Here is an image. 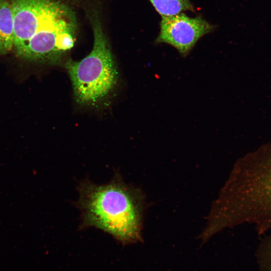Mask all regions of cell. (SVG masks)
I'll return each instance as SVG.
<instances>
[{"label":"cell","mask_w":271,"mask_h":271,"mask_svg":"<svg viewBox=\"0 0 271 271\" xmlns=\"http://www.w3.org/2000/svg\"><path fill=\"white\" fill-rule=\"evenodd\" d=\"M162 17L174 16L193 9L190 0H149Z\"/></svg>","instance_id":"obj_7"},{"label":"cell","mask_w":271,"mask_h":271,"mask_svg":"<svg viewBox=\"0 0 271 271\" xmlns=\"http://www.w3.org/2000/svg\"><path fill=\"white\" fill-rule=\"evenodd\" d=\"M14 48L19 55L32 37L41 38L76 36V18L58 0H13Z\"/></svg>","instance_id":"obj_4"},{"label":"cell","mask_w":271,"mask_h":271,"mask_svg":"<svg viewBox=\"0 0 271 271\" xmlns=\"http://www.w3.org/2000/svg\"><path fill=\"white\" fill-rule=\"evenodd\" d=\"M213 29L212 25L200 16L192 18L181 13L162 17L160 32L156 42L172 46L185 57L198 40Z\"/></svg>","instance_id":"obj_5"},{"label":"cell","mask_w":271,"mask_h":271,"mask_svg":"<svg viewBox=\"0 0 271 271\" xmlns=\"http://www.w3.org/2000/svg\"><path fill=\"white\" fill-rule=\"evenodd\" d=\"M93 48L80 61L64 63L73 87L74 98L81 105L95 106L104 101L115 87L118 71L107 40L96 17L91 20Z\"/></svg>","instance_id":"obj_3"},{"label":"cell","mask_w":271,"mask_h":271,"mask_svg":"<svg viewBox=\"0 0 271 271\" xmlns=\"http://www.w3.org/2000/svg\"><path fill=\"white\" fill-rule=\"evenodd\" d=\"M76 202L83 227H93L123 244L142 240L146 196L139 188L125 183L115 173L107 184L82 182Z\"/></svg>","instance_id":"obj_1"},{"label":"cell","mask_w":271,"mask_h":271,"mask_svg":"<svg viewBox=\"0 0 271 271\" xmlns=\"http://www.w3.org/2000/svg\"><path fill=\"white\" fill-rule=\"evenodd\" d=\"M211 211L224 228L270 216L271 153L257 163L249 155L238 161Z\"/></svg>","instance_id":"obj_2"},{"label":"cell","mask_w":271,"mask_h":271,"mask_svg":"<svg viewBox=\"0 0 271 271\" xmlns=\"http://www.w3.org/2000/svg\"><path fill=\"white\" fill-rule=\"evenodd\" d=\"M14 22L11 4L0 0V54L5 55L14 48Z\"/></svg>","instance_id":"obj_6"}]
</instances>
